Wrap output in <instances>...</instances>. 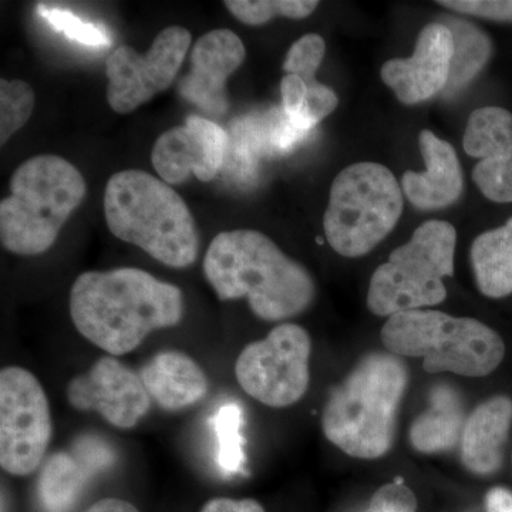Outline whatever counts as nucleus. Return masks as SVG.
Listing matches in <instances>:
<instances>
[{
	"label": "nucleus",
	"mask_w": 512,
	"mask_h": 512,
	"mask_svg": "<svg viewBox=\"0 0 512 512\" xmlns=\"http://www.w3.org/2000/svg\"><path fill=\"white\" fill-rule=\"evenodd\" d=\"M184 309L178 286L138 268L84 272L70 291L74 328L110 356L127 355L150 333L174 328Z\"/></svg>",
	"instance_id": "f257e3e1"
},
{
	"label": "nucleus",
	"mask_w": 512,
	"mask_h": 512,
	"mask_svg": "<svg viewBox=\"0 0 512 512\" xmlns=\"http://www.w3.org/2000/svg\"><path fill=\"white\" fill-rule=\"evenodd\" d=\"M202 268L220 301L247 298L252 313L266 322L293 318L315 299V282L308 269L252 229L218 234Z\"/></svg>",
	"instance_id": "f03ea898"
},
{
	"label": "nucleus",
	"mask_w": 512,
	"mask_h": 512,
	"mask_svg": "<svg viewBox=\"0 0 512 512\" xmlns=\"http://www.w3.org/2000/svg\"><path fill=\"white\" fill-rule=\"evenodd\" d=\"M104 215L114 237L170 268H188L200 249L197 224L171 185L140 170L114 174L104 192Z\"/></svg>",
	"instance_id": "7ed1b4c3"
},
{
	"label": "nucleus",
	"mask_w": 512,
	"mask_h": 512,
	"mask_svg": "<svg viewBox=\"0 0 512 512\" xmlns=\"http://www.w3.org/2000/svg\"><path fill=\"white\" fill-rule=\"evenodd\" d=\"M400 357L372 353L330 394L322 414L326 439L350 457L375 460L393 446L397 412L407 389Z\"/></svg>",
	"instance_id": "20e7f679"
},
{
	"label": "nucleus",
	"mask_w": 512,
	"mask_h": 512,
	"mask_svg": "<svg viewBox=\"0 0 512 512\" xmlns=\"http://www.w3.org/2000/svg\"><path fill=\"white\" fill-rule=\"evenodd\" d=\"M0 202V241L22 256L45 254L86 197L82 173L59 156H36L10 178Z\"/></svg>",
	"instance_id": "39448f33"
},
{
	"label": "nucleus",
	"mask_w": 512,
	"mask_h": 512,
	"mask_svg": "<svg viewBox=\"0 0 512 512\" xmlns=\"http://www.w3.org/2000/svg\"><path fill=\"white\" fill-rule=\"evenodd\" d=\"M382 342L394 356L423 357L427 373L483 377L505 356L504 340L480 320L424 309L390 316Z\"/></svg>",
	"instance_id": "423d86ee"
},
{
	"label": "nucleus",
	"mask_w": 512,
	"mask_h": 512,
	"mask_svg": "<svg viewBox=\"0 0 512 512\" xmlns=\"http://www.w3.org/2000/svg\"><path fill=\"white\" fill-rule=\"evenodd\" d=\"M457 231L447 221H427L394 249L370 279L367 308L377 316L419 311L447 298L443 279L454 275Z\"/></svg>",
	"instance_id": "0eeeda50"
},
{
	"label": "nucleus",
	"mask_w": 512,
	"mask_h": 512,
	"mask_svg": "<svg viewBox=\"0 0 512 512\" xmlns=\"http://www.w3.org/2000/svg\"><path fill=\"white\" fill-rule=\"evenodd\" d=\"M403 204V190L389 168L349 165L333 181L323 217L330 247L346 258L369 254L396 227Z\"/></svg>",
	"instance_id": "6e6552de"
},
{
	"label": "nucleus",
	"mask_w": 512,
	"mask_h": 512,
	"mask_svg": "<svg viewBox=\"0 0 512 512\" xmlns=\"http://www.w3.org/2000/svg\"><path fill=\"white\" fill-rule=\"evenodd\" d=\"M312 340L302 326L281 323L265 339L249 343L235 362V377L252 399L282 409L308 392Z\"/></svg>",
	"instance_id": "1a4fd4ad"
},
{
	"label": "nucleus",
	"mask_w": 512,
	"mask_h": 512,
	"mask_svg": "<svg viewBox=\"0 0 512 512\" xmlns=\"http://www.w3.org/2000/svg\"><path fill=\"white\" fill-rule=\"evenodd\" d=\"M53 436L49 399L37 377L23 367L0 372V466L26 477L43 463Z\"/></svg>",
	"instance_id": "9d476101"
},
{
	"label": "nucleus",
	"mask_w": 512,
	"mask_h": 512,
	"mask_svg": "<svg viewBox=\"0 0 512 512\" xmlns=\"http://www.w3.org/2000/svg\"><path fill=\"white\" fill-rule=\"evenodd\" d=\"M191 33L181 26L161 30L146 55L120 46L106 63L107 101L116 113L127 114L167 90L183 66Z\"/></svg>",
	"instance_id": "9b49d317"
},
{
	"label": "nucleus",
	"mask_w": 512,
	"mask_h": 512,
	"mask_svg": "<svg viewBox=\"0 0 512 512\" xmlns=\"http://www.w3.org/2000/svg\"><path fill=\"white\" fill-rule=\"evenodd\" d=\"M66 396L73 409L99 413L121 430L133 429L153 406L140 373L114 356L101 357L87 372L73 377Z\"/></svg>",
	"instance_id": "f8f14e48"
},
{
	"label": "nucleus",
	"mask_w": 512,
	"mask_h": 512,
	"mask_svg": "<svg viewBox=\"0 0 512 512\" xmlns=\"http://www.w3.org/2000/svg\"><path fill=\"white\" fill-rule=\"evenodd\" d=\"M225 148L224 128L204 117L190 116L184 126L171 128L157 138L151 161L168 185L183 184L191 175L208 183L220 173Z\"/></svg>",
	"instance_id": "ddd939ff"
},
{
	"label": "nucleus",
	"mask_w": 512,
	"mask_h": 512,
	"mask_svg": "<svg viewBox=\"0 0 512 512\" xmlns=\"http://www.w3.org/2000/svg\"><path fill=\"white\" fill-rule=\"evenodd\" d=\"M464 150L478 158L473 180L487 200L512 202V113L503 107L474 110L464 133Z\"/></svg>",
	"instance_id": "4468645a"
},
{
	"label": "nucleus",
	"mask_w": 512,
	"mask_h": 512,
	"mask_svg": "<svg viewBox=\"0 0 512 512\" xmlns=\"http://www.w3.org/2000/svg\"><path fill=\"white\" fill-rule=\"evenodd\" d=\"M453 56L450 29L444 23H430L417 37L413 56L384 63L380 76L397 99L414 106L446 90Z\"/></svg>",
	"instance_id": "2eb2a0df"
},
{
	"label": "nucleus",
	"mask_w": 512,
	"mask_h": 512,
	"mask_svg": "<svg viewBox=\"0 0 512 512\" xmlns=\"http://www.w3.org/2000/svg\"><path fill=\"white\" fill-rule=\"evenodd\" d=\"M245 56L244 43L232 30H211L192 47L190 72L178 84L181 96L205 113L221 116L228 109L225 84Z\"/></svg>",
	"instance_id": "dca6fc26"
},
{
	"label": "nucleus",
	"mask_w": 512,
	"mask_h": 512,
	"mask_svg": "<svg viewBox=\"0 0 512 512\" xmlns=\"http://www.w3.org/2000/svg\"><path fill=\"white\" fill-rule=\"evenodd\" d=\"M419 147L427 170L424 173H404V195L417 210L450 207L460 200L464 188L463 170L456 150L430 130L421 131Z\"/></svg>",
	"instance_id": "f3484780"
},
{
	"label": "nucleus",
	"mask_w": 512,
	"mask_h": 512,
	"mask_svg": "<svg viewBox=\"0 0 512 512\" xmlns=\"http://www.w3.org/2000/svg\"><path fill=\"white\" fill-rule=\"evenodd\" d=\"M151 400L165 412H180L200 403L208 394L210 380L191 356L178 350H163L141 367Z\"/></svg>",
	"instance_id": "a211bd4d"
},
{
	"label": "nucleus",
	"mask_w": 512,
	"mask_h": 512,
	"mask_svg": "<svg viewBox=\"0 0 512 512\" xmlns=\"http://www.w3.org/2000/svg\"><path fill=\"white\" fill-rule=\"evenodd\" d=\"M511 423L512 400L507 396L491 397L467 417L460 443L468 471L490 476L500 470Z\"/></svg>",
	"instance_id": "6ab92c4d"
},
{
	"label": "nucleus",
	"mask_w": 512,
	"mask_h": 512,
	"mask_svg": "<svg viewBox=\"0 0 512 512\" xmlns=\"http://www.w3.org/2000/svg\"><path fill=\"white\" fill-rule=\"evenodd\" d=\"M466 420L460 394L439 384L431 390L430 406L410 427V443L419 453H444L461 441Z\"/></svg>",
	"instance_id": "aec40b11"
},
{
	"label": "nucleus",
	"mask_w": 512,
	"mask_h": 512,
	"mask_svg": "<svg viewBox=\"0 0 512 512\" xmlns=\"http://www.w3.org/2000/svg\"><path fill=\"white\" fill-rule=\"evenodd\" d=\"M478 289L491 299L512 295V217L501 227L478 235L471 245Z\"/></svg>",
	"instance_id": "412c9836"
},
{
	"label": "nucleus",
	"mask_w": 512,
	"mask_h": 512,
	"mask_svg": "<svg viewBox=\"0 0 512 512\" xmlns=\"http://www.w3.org/2000/svg\"><path fill=\"white\" fill-rule=\"evenodd\" d=\"M444 25L450 29L454 40L450 80L446 87L447 94H450L473 82L487 66L493 55V40L483 29L468 20L447 18Z\"/></svg>",
	"instance_id": "4be33fe9"
},
{
	"label": "nucleus",
	"mask_w": 512,
	"mask_h": 512,
	"mask_svg": "<svg viewBox=\"0 0 512 512\" xmlns=\"http://www.w3.org/2000/svg\"><path fill=\"white\" fill-rule=\"evenodd\" d=\"M99 468L83 466L66 453L50 458L39 478V495L49 512H67Z\"/></svg>",
	"instance_id": "5701e85b"
},
{
	"label": "nucleus",
	"mask_w": 512,
	"mask_h": 512,
	"mask_svg": "<svg viewBox=\"0 0 512 512\" xmlns=\"http://www.w3.org/2000/svg\"><path fill=\"white\" fill-rule=\"evenodd\" d=\"M218 439V463L227 473L242 471L245 464L244 413L238 404H225L212 419Z\"/></svg>",
	"instance_id": "b1692460"
},
{
	"label": "nucleus",
	"mask_w": 512,
	"mask_h": 512,
	"mask_svg": "<svg viewBox=\"0 0 512 512\" xmlns=\"http://www.w3.org/2000/svg\"><path fill=\"white\" fill-rule=\"evenodd\" d=\"M229 12L249 26H261L275 16L291 19L308 18L318 8L313 0H227L224 2Z\"/></svg>",
	"instance_id": "393cba45"
},
{
	"label": "nucleus",
	"mask_w": 512,
	"mask_h": 512,
	"mask_svg": "<svg viewBox=\"0 0 512 512\" xmlns=\"http://www.w3.org/2000/svg\"><path fill=\"white\" fill-rule=\"evenodd\" d=\"M35 93L22 80H0V144L28 123L35 109Z\"/></svg>",
	"instance_id": "a878e982"
},
{
	"label": "nucleus",
	"mask_w": 512,
	"mask_h": 512,
	"mask_svg": "<svg viewBox=\"0 0 512 512\" xmlns=\"http://www.w3.org/2000/svg\"><path fill=\"white\" fill-rule=\"evenodd\" d=\"M326 45L316 33L301 37L293 43L284 62V72L301 77L306 86L318 83L316 72L325 59Z\"/></svg>",
	"instance_id": "bb28decb"
},
{
	"label": "nucleus",
	"mask_w": 512,
	"mask_h": 512,
	"mask_svg": "<svg viewBox=\"0 0 512 512\" xmlns=\"http://www.w3.org/2000/svg\"><path fill=\"white\" fill-rule=\"evenodd\" d=\"M37 12L43 19L47 20L57 32L64 33L70 40L83 43L87 46H109L111 43L106 30L97 28L92 23L83 22L82 19L73 15L70 10L47 6L45 3L39 5Z\"/></svg>",
	"instance_id": "cd10ccee"
},
{
	"label": "nucleus",
	"mask_w": 512,
	"mask_h": 512,
	"mask_svg": "<svg viewBox=\"0 0 512 512\" xmlns=\"http://www.w3.org/2000/svg\"><path fill=\"white\" fill-rule=\"evenodd\" d=\"M437 3L463 15L512 23V0H441Z\"/></svg>",
	"instance_id": "c85d7f7f"
},
{
	"label": "nucleus",
	"mask_w": 512,
	"mask_h": 512,
	"mask_svg": "<svg viewBox=\"0 0 512 512\" xmlns=\"http://www.w3.org/2000/svg\"><path fill=\"white\" fill-rule=\"evenodd\" d=\"M308 87L305 109L302 116V130L311 131L316 124L325 120L338 107L339 99L330 87L322 83H315Z\"/></svg>",
	"instance_id": "c756f323"
},
{
	"label": "nucleus",
	"mask_w": 512,
	"mask_h": 512,
	"mask_svg": "<svg viewBox=\"0 0 512 512\" xmlns=\"http://www.w3.org/2000/svg\"><path fill=\"white\" fill-rule=\"evenodd\" d=\"M417 500L413 491L402 483L380 487L363 512H416Z\"/></svg>",
	"instance_id": "7c9ffc66"
},
{
	"label": "nucleus",
	"mask_w": 512,
	"mask_h": 512,
	"mask_svg": "<svg viewBox=\"0 0 512 512\" xmlns=\"http://www.w3.org/2000/svg\"><path fill=\"white\" fill-rule=\"evenodd\" d=\"M281 94L286 119L296 130L306 134L302 130L303 109L308 97V87L305 82L295 74H286L281 82Z\"/></svg>",
	"instance_id": "2f4dec72"
},
{
	"label": "nucleus",
	"mask_w": 512,
	"mask_h": 512,
	"mask_svg": "<svg viewBox=\"0 0 512 512\" xmlns=\"http://www.w3.org/2000/svg\"><path fill=\"white\" fill-rule=\"evenodd\" d=\"M201 512H265L258 501L232 500V498H214L202 507Z\"/></svg>",
	"instance_id": "473e14b6"
},
{
	"label": "nucleus",
	"mask_w": 512,
	"mask_h": 512,
	"mask_svg": "<svg viewBox=\"0 0 512 512\" xmlns=\"http://www.w3.org/2000/svg\"><path fill=\"white\" fill-rule=\"evenodd\" d=\"M487 512H512V493L507 488L495 487L485 497Z\"/></svg>",
	"instance_id": "72a5a7b5"
},
{
	"label": "nucleus",
	"mask_w": 512,
	"mask_h": 512,
	"mask_svg": "<svg viewBox=\"0 0 512 512\" xmlns=\"http://www.w3.org/2000/svg\"><path fill=\"white\" fill-rule=\"evenodd\" d=\"M84 512H140L137 510L136 505L128 503L126 500L120 498H104V500L97 501L92 507L87 508Z\"/></svg>",
	"instance_id": "f704fd0d"
},
{
	"label": "nucleus",
	"mask_w": 512,
	"mask_h": 512,
	"mask_svg": "<svg viewBox=\"0 0 512 512\" xmlns=\"http://www.w3.org/2000/svg\"><path fill=\"white\" fill-rule=\"evenodd\" d=\"M511 461H512V456H511Z\"/></svg>",
	"instance_id": "c9c22d12"
}]
</instances>
